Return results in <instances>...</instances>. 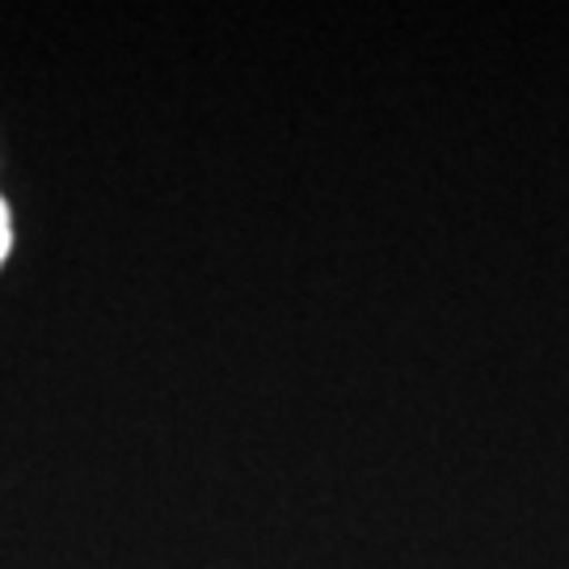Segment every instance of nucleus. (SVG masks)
<instances>
[{
  "instance_id": "obj_1",
  "label": "nucleus",
  "mask_w": 569,
  "mask_h": 569,
  "mask_svg": "<svg viewBox=\"0 0 569 569\" xmlns=\"http://www.w3.org/2000/svg\"><path fill=\"white\" fill-rule=\"evenodd\" d=\"M9 241H13V228H9V207L0 203V262H4V253H9Z\"/></svg>"
}]
</instances>
